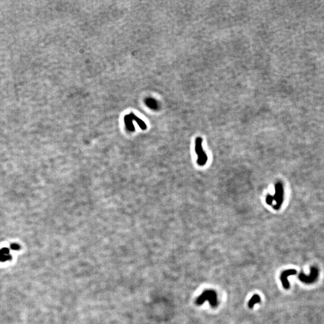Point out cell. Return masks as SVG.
Segmentation results:
<instances>
[{"mask_svg":"<svg viewBox=\"0 0 324 324\" xmlns=\"http://www.w3.org/2000/svg\"><path fill=\"white\" fill-rule=\"evenodd\" d=\"M208 300L213 307H216L218 305L216 293L213 291H206L204 292L197 299L196 303L198 305H202L204 301Z\"/></svg>","mask_w":324,"mask_h":324,"instance_id":"cell-1","label":"cell"},{"mask_svg":"<svg viewBox=\"0 0 324 324\" xmlns=\"http://www.w3.org/2000/svg\"><path fill=\"white\" fill-rule=\"evenodd\" d=\"M195 152L198 155V164L199 166H204L208 161V157L203 150L202 139L200 137L195 140Z\"/></svg>","mask_w":324,"mask_h":324,"instance_id":"cell-2","label":"cell"},{"mask_svg":"<svg viewBox=\"0 0 324 324\" xmlns=\"http://www.w3.org/2000/svg\"><path fill=\"white\" fill-rule=\"evenodd\" d=\"M275 194L273 196L274 201H276V204L274 205L273 208L275 210H279L283 202V196H284V190L282 183L278 182L276 184L275 186Z\"/></svg>","mask_w":324,"mask_h":324,"instance_id":"cell-3","label":"cell"},{"mask_svg":"<svg viewBox=\"0 0 324 324\" xmlns=\"http://www.w3.org/2000/svg\"><path fill=\"white\" fill-rule=\"evenodd\" d=\"M318 276V270L316 268L313 267L311 268V273L310 276H306L304 273H300L298 276L299 279L305 283H313Z\"/></svg>","mask_w":324,"mask_h":324,"instance_id":"cell-4","label":"cell"},{"mask_svg":"<svg viewBox=\"0 0 324 324\" xmlns=\"http://www.w3.org/2000/svg\"><path fill=\"white\" fill-rule=\"evenodd\" d=\"M296 274H297V271L294 269L286 270L282 273L281 276H280V279H281L283 286L284 287L285 289H289L290 287L289 283L288 280V277L291 276L296 275Z\"/></svg>","mask_w":324,"mask_h":324,"instance_id":"cell-5","label":"cell"},{"mask_svg":"<svg viewBox=\"0 0 324 324\" xmlns=\"http://www.w3.org/2000/svg\"><path fill=\"white\" fill-rule=\"evenodd\" d=\"M261 302V298L258 295H254L251 298L250 300L248 302V307L250 308H252L253 306Z\"/></svg>","mask_w":324,"mask_h":324,"instance_id":"cell-6","label":"cell"},{"mask_svg":"<svg viewBox=\"0 0 324 324\" xmlns=\"http://www.w3.org/2000/svg\"><path fill=\"white\" fill-rule=\"evenodd\" d=\"M273 201H274L273 196H271V195H270V194H268V195L267 197V198H266L267 204L268 205H272Z\"/></svg>","mask_w":324,"mask_h":324,"instance_id":"cell-7","label":"cell"},{"mask_svg":"<svg viewBox=\"0 0 324 324\" xmlns=\"http://www.w3.org/2000/svg\"><path fill=\"white\" fill-rule=\"evenodd\" d=\"M147 102L148 105L150 106H154V108H156L157 105H156V102H155V100H152V99H149Z\"/></svg>","mask_w":324,"mask_h":324,"instance_id":"cell-8","label":"cell"},{"mask_svg":"<svg viewBox=\"0 0 324 324\" xmlns=\"http://www.w3.org/2000/svg\"><path fill=\"white\" fill-rule=\"evenodd\" d=\"M12 248L13 250H18V249L19 248V246L17 244H12Z\"/></svg>","mask_w":324,"mask_h":324,"instance_id":"cell-9","label":"cell"}]
</instances>
